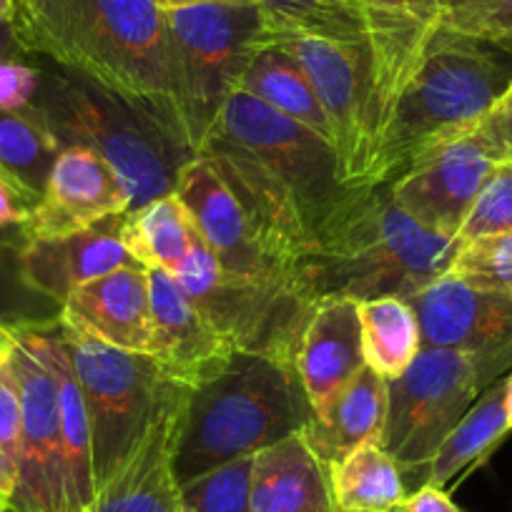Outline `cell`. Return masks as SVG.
Here are the masks:
<instances>
[{"mask_svg": "<svg viewBox=\"0 0 512 512\" xmlns=\"http://www.w3.org/2000/svg\"><path fill=\"white\" fill-rule=\"evenodd\" d=\"M196 156L221 176L267 254L302 274L362 191L342 181L332 144L244 91L231 93Z\"/></svg>", "mask_w": 512, "mask_h": 512, "instance_id": "cell-1", "label": "cell"}, {"mask_svg": "<svg viewBox=\"0 0 512 512\" xmlns=\"http://www.w3.org/2000/svg\"><path fill=\"white\" fill-rule=\"evenodd\" d=\"M13 26L28 56L108 88L189 141L161 0H18Z\"/></svg>", "mask_w": 512, "mask_h": 512, "instance_id": "cell-2", "label": "cell"}, {"mask_svg": "<svg viewBox=\"0 0 512 512\" xmlns=\"http://www.w3.org/2000/svg\"><path fill=\"white\" fill-rule=\"evenodd\" d=\"M512 88V53L440 26L379 134L362 186L400 179L442 141L475 131Z\"/></svg>", "mask_w": 512, "mask_h": 512, "instance_id": "cell-3", "label": "cell"}, {"mask_svg": "<svg viewBox=\"0 0 512 512\" xmlns=\"http://www.w3.org/2000/svg\"><path fill=\"white\" fill-rule=\"evenodd\" d=\"M457 251V239L415 224L395 204L390 184L362 186L304 262V274L317 299H410L450 272Z\"/></svg>", "mask_w": 512, "mask_h": 512, "instance_id": "cell-4", "label": "cell"}, {"mask_svg": "<svg viewBox=\"0 0 512 512\" xmlns=\"http://www.w3.org/2000/svg\"><path fill=\"white\" fill-rule=\"evenodd\" d=\"M41 71L33 108L61 149L81 146L118 171L131 196L128 211L174 194L184 166L196 159L184 136L174 134L154 113L68 68L46 61Z\"/></svg>", "mask_w": 512, "mask_h": 512, "instance_id": "cell-5", "label": "cell"}, {"mask_svg": "<svg viewBox=\"0 0 512 512\" xmlns=\"http://www.w3.org/2000/svg\"><path fill=\"white\" fill-rule=\"evenodd\" d=\"M312 405L297 367L262 354L236 352L216 379L191 390L174 455L179 485L239 457L256 455L302 432Z\"/></svg>", "mask_w": 512, "mask_h": 512, "instance_id": "cell-6", "label": "cell"}, {"mask_svg": "<svg viewBox=\"0 0 512 512\" xmlns=\"http://www.w3.org/2000/svg\"><path fill=\"white\" fill-rule=\"evenodd\" d=\"M174 279L236 352L292 362L317 294L304 279L229 277L191 221L189 254Z\"/></svg>", "mask_w": 512, "mask_h": 512, "instance_id": "cell-7", "label": "cell"}, {"mask_svg": "<svg viewBox=\"0 0 512 512\" xmlns=\"http://www.w3.org/2000/svg\"><path fill=\"white\" fill-rule=\"evenodd\" d=\"M505 374L475 354L422 347L407 372L387 382V422L379 445L400 465L407 492L420 487L437 447L477 397Z\"/></svg>", "mask_w": 512, "mask_h": 512, "instance_id": "cell-8", "label": "cell"}, {"mask_svg": "<svg viewBox=\"0 0 512 512\" xmlns=\"http://www.w3.org/2000/svg\"><path fill=\"white\" fill-rule=\"evenodd\" d=\"M174 48L176 101L186 136L199 146L236 91L256 48L267 41L259 6L186 3L166 8Z\"/></svg>", "mask_w": 512, "mask_h": 512, "instance_id": "cell-9", "label": "cell"}, {"mask_svg": "<svg viewBox=\"0 0 512 512\" xmlns=\"http://www.w3.org/2000/svg\"><path fill=\"white\" fill-rule=\"evenodd\" d=\"M63 329L93 442L96 495L146 435L169 379L149 354L123 352Z\"/></svg>", "mask_w": 512, "mask_h": 512, "instance_id": "cell-10", "label": "cell"}, {"mask_svg": "<svg viewBox=\"0 0 512 512\" xmlns=\"http://www.w3.org/2000/svg\"><path fill=\"white\" fill-rule=\"evenodd\" d=\"M302 66L332 128V149L347 186L359 189L372 159L369 56L364 43L327 38H274Z\"/></svg>", "mask_w": 512, "mask_h": 512, "instance_id": "cell-11", "label": "cell"}, {"mask_svg": "<svg viewBox=\"0 0 512 512\" xmlns=\"http://www.w3.org/2000/svg\"><path fill=\"white\" fill-rule=\"evenodd\" d=\"M13 337L11 359L21 387V455L8 512H68L56 379L31 329Z\"/></svg>", "mask_w": 512, "mask_h": 512, "instance_id": "cell-12", "label": "cell"}, {"mask_svg": "<svg viewBox=\"0 0 512 512\" xmlns=\"http://www.w3.org/2000/svg\"><path fill=\"white\" fill-rule=\"evenodd\" d=\"M500 156L477 131L425 151L390 184L395 204L422 229L457 239L462 221Z\"/></svg>", "mask_w": 512, "mask_h": 512, "instance_id": "cell-13", "label": "cell"}, {"mask_svg": "<svg viewBox=\"0 0 512 512\" xmlns=\"http://www.w3.org/2000/svg\"><path fill=\"white\" fill-rule=\"evenodd\" d=\"M359 6L367 21L369 121L374 154L402 88L415 73L430 38L442 26L445 0H359Z\"/></svg>", "mask_w": 512, "mask_h": 512, "instance_id": "cell-14", "label": "cell"}, {"mask_svg": "<svg viewBox=\"0 0 512 512\" xmlns=\"http://www.w3.org/2000/svg\"><path fill=\"white\" fill-rule=\"evenodd\" d=\"M422 347L457 349L512 372V297L482 292L450 272L412 294Z\"/></svg>", "mask_w": 512, "mask_h": 512, "instance_id": "cell-15", "label": "cell"}, {"mask_svg": "<svg viewBox=\"0 0 512 512\" xmlns=\"http://www.w3.org/2000/svg\"><path fill=\"white\" fill-rule=\"evenodd\" d=\"M191 390L166 382L151 425L126 465L98 490L91 512H184L174 455Z\"/></svg>", "mask_w": 512, "mask_h": 512, "instance_id": "cell-16", "label": "cell"}, {"mask_svg": "<svg viewBox=\"0 0 512 512\" xmlns=\"http://www.w3.org/2000/svg\"><path fill=\"white\" fill-rule=\"evenodd\" d=\"M149 272L151 352L166 379L199 390L231 364L236 349L164 269Z\"/></svg>", "mask_w": 512, "mask_h": 512, "instance_id": "cell-17", "label": "cell"}, {"mask_svg": "<svg viewBox=\"0 0 512 512\" xmlns=\"http://www.w3.org/2000/svg\"><path fill=\"white\" fill-rule=\"evenodd\" d=\"M174 194L189 211L196 231L209 244L221 269L229 277L262 279V282H277V279H304L307 282L302 272L287 269L267 254L262 241L256 239L246 214L241 211L239 201L201 156L184 166Z\"/></svg>", "mask_w": 512, "mask_h": 512, "instance_id": "cell-18", "label": "cell"}, {"mask_svg": "<svg viewBox=\"0 0 512 512\" xmlns=\"http://www.w3.org/2000/svg\"><path fill=\"white\" fill-rule=\"evenodd\" d=\"M131 196L118 171L93 151L68 146L58 151L43 199L21 224L23 239H51L83 231L116 214H128Z\"/></svg>", "mask_w": 512, "mask_h": 512, "instance_id": "cell-19", "label": "cell"}, {"mask_svg": "<svg viewBox=\"0 0 512 512\" xmlns=\"http://www.w3.org/2000/svg\"><path fill=\"white\" fill-rule=\"evenodd\" d=\"M68 332L123 352H151L149 272L141 264L121 267L73 289L63 302Z\"/></svg>", "mask_w": 512, "mask_h": 512, "instance_id": "cell-20", "label": "cell"}, {"mask_svg": "<svg viewBox=\"0 0 512 512\" xmlns=\"http://www.w3.org/2000/svg\"><path fill=\"white\" fill-rule=\"evenodd\" d=\"M126 214L108 216L83 231L51 239H26L23 269L38 292L56 302H66L68 294L91 279L103 277L121 267L139 264L121 241Z\"/></svg>", "mask_w": 512, "mask_h": 512, "instance_id": "cell-21", "label": "cell"}, {"mask_svg": "<svg viewBox=\"0 0 512 512\" xmlns=\"http://www.w3.org/2000/svg\"><path fill=\"white\" fill-rule=\"evenodd\" d=\"M312 412L322 410L367 364L357 302L324 297L314 307L294 359Z\"/></svg>", "mask_w": 512, "mask_h": 512, "instance_id": "cell-22", "label": "cell"}, {"mask_svg": "<svg viewBox=\"0 0 512 512\" xmlns=\"http://www.w3.org/2000/svg\"><path fill=\"white\" fill-rule=\"evenodd\" d=\"M251 512H339L329 467L302 432L254 455Z\"/></svg>", "mask_w": 512, "mask_h": 512, "instance_id": "cell-23", "label": "cell"}, {"mask_svg": "<svg viewBox=\"0 0 512 512\" xmlns=\"http://www.w3.org/2000/svg\"><path fill=\"white\" fill-rule=\"evenodd\" d=\"M41 357L46 359L58 390V420H61L63 465H66L68 512H91L96 502V475H93V442L81 387L63 342L61 322L46 329H31Z\"/></svg>", "mask_w": 512, "mask_h": 512, "instance_id": "cell-24", "label": "cell"}, {"mask_svg": "<svg viewBox=\"0 0 512 512\" xmlns=\"http://www.w3.org/2000/svg\"><path fill=\"white\" fill-rule=\"evenodd\" d=\"M387 422V382L364 367L322 410L312 412L302 435L327 467L357 447L382 442Z\"/></svg>", "mask_w": 512, "mask_h": 512, "instance_id": "cell-25", "label": "cell"}, {"mask_svg": "<svg viewBox=\"0 0 512 512\" xmlns=\"http://www.w3.org/2000/svg\"><path fill=\"white\" fill-rule=\"evenodd\" d=\"M510 432L512 425L507 417L505 377H502L477 397L455 430L442 440L430 465L422 472L420 487L432 485L447 490V485L460 482L467 472L480 467Z\"/></svg>", "mask_w": 512, "mask_h": 512, "instance_id": "cell-26", "label": "cell"}, {"mask_svg": "<svg viewBox=\"0 0 512 512\" xmlns=\"http://www.w3.org/2000/svg\"><path fill=\"white\" fill-rule=\"evenodd\" d=\"M236 91L249 93L264 106L292 118L299 126L309 128L319 139L332 144V128L307 73L279 43L264 41L256 48L236 83Z\"/></svg>", "mask_w": 512, "mask_h": 512, "instance_id": "cell-27", "label": "cell"}, {"mask_svg": "<svg viewBox=\"0 0 512 512\" xmlns=\"http://www.w3.org/2000/svg\"><path fill=\"white\" fill-rule=\"evenodd\" d=\"M362 324L364 364L374 374L392 382L407 372L422 349V332L410 302L397 297H377L357 302Z\"/></svg>", "mask_w": 512, "mask_h": 512, "instance_id": "cell-28", "label": "cell"}, {"mask_svg": "<svg viewBox=\"0 0 512 512\" xmlns=\"http://www.w3.org/2000/svg\"><path fill=\"white\" fill-rule=\"evenodd\" d=\"M339 512H392L407 497L400 465L379 442H367L329 467Z\"/></svg>", "mask_w": 512, "mask_h": 512, "instance_id": "cell-29", "label": "cell"}, {"mask_svg": "<svg viewBox=\"0 0 512 512\" xmlns=\"http://www.w3.org/2000/svg\"><path fill=\"white\" fill-rule=\"evenodd\" d=\"M126 251L146 269H164L171 277L189 254L191 216L176 194L128 211L121 229Z\"/></svg>", "mask_w": 512, "mask_h": 512, "instance_id": "cell-30", "label": "cell"}, {"mask_svg": "<svg viewBox=\"0 0 512 512\" xmlns=\"http://www.w3.org/2000/svg\"><path fill=\"white\" fill-rule=\"evenodd\" d=\"M58 151L61 146L33 103L26 111L0 108V176L11 181L33 206L43 199Z\"/></svg>", "mask_w": 512, "mask_h": 512, "instance_id": "cell-31", "label": "cell"}, {"mask_svg": "<svg viewBox=\"0 0 512 512\" xmlns=\"http://www.w3.org/2000/svg\"><path fill=\"white\" fill-rule=\"evenodd\" d=\"M259 11L267 41L304 36L367 46V21L359 0H259Z\"/></svg>", "mask_w": 512, "mask_h": 512, "instance_id": "cell-32", "label": "cell"}, {"mask_svg": "<svg viewBox=\"0 0 512 512\" xmlns=\"http://www.w3.org/2000/svg\"><path fill=\"white\" fill-rule=\"evenodd\" d=\"M23 244L26 239L0 236V324L6 329H46L61 322L63 304L38 292L23 269Z\"/></svg>", "mask_w": 512, "mask_h": 512, "instance_id": "cell-33", "label": "cell"}, {"mask_svg": "<svg viewBox=\"0 0 512 512\" xmlns=\"http://www.w3.org/2000/svg\"><path fill=\"white\" fill-rule=\"evenodd\" d=\"M254 455L239 457L181 485L184 512H251Z\"/></svg>", "mask_w": 512, "mask_h": 512, "instance_id": "cell-34", "label": "cell"}, {"mask_svg": "<svg viewBox=\"0 0 512 512\" xmlns=\"http://www.w3.org/2000/svg\"><path fill=\"white\" fill-rule=\"evenodd\" d=\"M450 274L482 292L512 297V231L462 241Z\"/></svg>", "mask_w": 512, "mask_h": 512, "instance_id": "cell-35", "label": "cell"}, {"mask_svg": "<svg viewBox=\"0 0 512 512\" xmlns=\"http://www.w3.org/2000/svg\"><path fill=\"white\" fill-rule=\"evenodd\" d=\"M442 26L512 53V0H445Z\"/></svg>", "mask_w": 512, "mask_h": 512, "instance_id": "cell-36", "label": "cell"}, {"mask_svg": "<svg viewBox=\"0 0 512 512\" xmlns=\"http://www.w3.org/2000/svg\"><path fill=\"white\" fill-rule=\"evenodd\" d=\"M512 231V161H502L472 201L457 241H472L480 236Z\"/></svg>", "mask_w": 512, "mask_h": 512, "instance_id": "cell-37", "label": "cell"}, {"mask_svg": "<svg viewBox=\"0 0 512 512\" xmlns=\"http://www.w3.org/2000/svg\"><path fill=\"white\" fill-rule=\"evenodd\" d=\"M21 455V387L13 359L0 362V495L11 500Z\"/></svg>", "mask_w": 512, "mask_h": 512, "instance_id": "cell-38", "label": "cell"}, {"mask_svg": "<svg viewBox=\"0 0 512 512\" xmlns=\"http://www.w3.org/2000/svg\"><path fill=\"white\" fill-rule=\"evenodd\" d=\"M43 71L21 61H0V108L3 111H26L41 88Z\"/></svg>", "mask_w": 512, "mask_h": 512, "instance_id": "cell-39", "label": "cell"}, {"mask_svg": "<svg viewBox=\"0 0 512 512\" xmlns=\"http://www.w3.org/2000/svg\"><path fill=\"white\" fill-rule=\"evenodd\" d=\"M475 131L500 156V161H512V88L497 101V106L487 113Z\"/></svg>", "mask_w": 512, "mask_h": 512, "instance_id": "cell-40", "label": "cell"}, {"mask_svg": "<svg viewBox=\"0 0 512 512\" xmlns=\"http://www.w3.org/2000/svg\"><path fill=\"white\" fill-rule=\"evenodd\" d=\"M392 512H465L455 500L450 497V492L442 490V487L422 485L417 490L407 492L405 500L395 507Z\"/></svg>", "mask_w": 512, "mask_h": 512, "instance_id": "cell-41", "label": "cell"}, {"mask_svg": "<svg viewBox=\"0 0 512 512\" xmlns=\"http://www.w3.org/2000/svg\"><path fill=\"white\" fill-rule=\"evenodd\" d=\"M33 204L11 184L0 176V231L16 229V226L26 224L31 216Z\"/></svg>", "mask_w": 512, "mask_h": 512, "instance_id": "cell-42", "label": "cell"}, {"mask_svg": "<svg viewBox=\"0 0 512 512\" xmlns=\"http://www.w3.org/2000/svg\"><path fill=\"white\" fill-rule=\"evenodd\" d=\"M26 48L18 41V33L13 21L0 23V61H21L26 58Z\"/></svg>", "mask_w": 512, "mask_h": 512, "instance_id": "cell-43", "label": "cell"}, {"mask_svg": "<svg viewBox=\"0 0 512 512\" xmlns=\"http://www.w3.org/2000/svg\"><path fill=\"white\" fill-rule=\"evenodd\" d=\"M186 3H224V6H259V0H171V6H186Z\"/></svg>", "mask_w": 512, "mask_h": 512, "instance_id": "cell-44", "label": "cell"}, {"mask_svg": "<svg viewBox=\"0 0 512 512\" xmlns=\"http://www.w3.org/2000/svg\"><path fill=\"white\" fill-rule=\"evenodd\" d=\"M13 342H16V337H13L11 329H6L3 324H0V362L11 354L13 349Z\"/></svg>", "mask_w": 512, "mask_h": 512, "instance_id": "cell-45", "label": "cell"}, {"mask_svg": "<svg viewBox=\"0 0 512 512\" xmlns=\"http://www.w3.org/2000/svg\"><path fill=\"white\" fill-rule=\"evenodd\" d=\"M16 16V0H0V23L13 21Z\"/></svg>", "mask_w": 512, "mask_h": 512, "instance_id": "cell-46", "label": "cell"}, {"mask_svg": "<svg viewBox=\"0 0 512 512\" xmlns=\"http://www.w3.org/2000/svg\"><path fill=\"white\" fill-rule=\"evenodd\" d=\"M505 405H507V417H510V425H512V372L505 377Z\"/></svg>", "mask_w": 512, "mask_h": 512, "instance_id": "cell-47", "label": "cell"}, {"mask_svg": "<svg viewBox=\"0 0 512 512\" xmlns=\"http://www.w3.org/2000/svg\"><path fill=\"white\" fill-rule=\"evenodd\" d=\"M0 512H8V497L0 495Z\"/></svg>", "mask_w": 512, "mask_h": 512, "instance_id": "cell-48", "label": "cell"}, {"mask_svg": "<svg viewBox=\"0 0 512 512\" xmlns=\"http://www.w3.org/2000/svg\"><path fill=\"white\" fill-rule=\"evenodd\" d=\"M161 3H164V8L171 6V0H161Z\"/></svg>", "mask_w": 512, "mask_h": 512, "instance_id": "cell-49", "label": "cell"}, {"mask_svg": "<svg viewBox=\"0 0 512 512\" xmlns=\"http://www.w3.org/2000/svg\"><path fill=\"white\" fill-rule=\"evenodd\" d=\"M16 3H18V0H16Z\"/></svg>", "mask_w": 512, "mask_h": 512, "instance_id": "cell-50", "label": "cell"}]
</instances>
